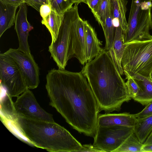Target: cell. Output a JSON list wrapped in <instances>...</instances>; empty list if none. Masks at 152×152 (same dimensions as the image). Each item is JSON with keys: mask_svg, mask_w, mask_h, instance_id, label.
<instances>
[{"mask_svg": "<svg viewBox=\"0 0 152 152\" xmlns=\"http://www.w3.org/2000/svg\"><path fill=\"white\" fill-rule=\"evenodd\" d=\"M151 2H152V0H151Z\"/></svg>", "mask_w": 152, "mask_h": 152, "instance_id": "36", "label": "cell"}, {"mask_svg": "<svg viewBox=\"0 0 152 152\" xmlns=\"http://www.w3.org/2000/svg\"><path fill=\"white\" fill-rule=\"evenodd\" d=\"M142 152H152V144L143 145L142 148Z\"/></svg>", "mask_w": 152, "mask_h": 152, "instance_id": "32", "label": "cell"}, {"mask_svg": "<svg viewBox=\"0 0 152 152\" xmlns=\"http://www.w3.org/2000/svg\"><path fill=\"white\" fill-rule=\"evenodd\" d=\"M78 4H75L63 14L56 40L49 47L51 56L60 69H65L68 60L75 57V33L80 18Z\"/></svg>", "mask_w": 152, "mask_h": 152, "instance_id": "4", "label": "cell"}, {"mask_svg": "<svg viewBox=\"0 0 152 152\" xmlns=\"http://www.w3.org/2000/svg\"><path fill=\"white\" fill-rule=\"evenodd\" d=\"M15 23L19 45L17 49L25 53L31 54L28 39L29 32L33 29V27L27 20V8L25 3L19 6Z\"/></svg>", "mask_w": 152, "mask_h": 152, "instance_id": "11", "label": "cell"}, {"mask_svg": "<svg viewBox=\"0 0 152 152\" xmlns=\"http://www.w3.org/2000/svg\"><path fill=\"white\" fill-rule=\"evenodd\" d=\"M86 77L100 111H119L132 99L127 87L108 51L87 62L81 71Z\"/></svg>", "mask_w": 152, "mask_h": 152, "instance_id": "2", "label": "cell"}, {"mask_svg": "<svg viewBox=\"0 0 152 152\" xmlns=\"http://www.w3.org/2000/svg\"><path fill=\"white\" fill-rule=\"evenodd\" d=\"M52 10L59 15H63L73 4L69 0H47Z\"/></svg>", "mask_w": 152, "mask_h": 152, "instance_id": "24", "label": "cell"}, {"mask_svg": "<svg viewBox=\"0 0 152 152\" xmlns=\"http://www.w3.org/2000/svg\"><path fill=\"white\" fill-rule=\"evenodd\" d=\"M152 144V131L150 133L143 144L144 145Z\"/></svg>", "mask_w": 152, "mask_h": 152, "instance_id": "33", "label": "cell"}, {"mask_svg": "<svg viewBox=\"0 0 152 152\" xmlns=\"http://www.w3.org/2000/svg\"><path fill=\"white\" fill-rule=\"evenodd\" d=\"M19 7L0 2V37L15 22L17 9Z\"/></svg>", "mask_w": 152, "mask_h": 152, "instance_id": "18", "label": "cell"}, {"mask_svg": "<svg viewBox=\"0 0 152 152\" xmlns=\"http://www.w3.org/2000/svg\"><path fill=\"white\" fill-rule=\"evenodd\" d=\"M17 97L13 105L18 116L32 119L55 122L52 115L40 106L29 89H27Z\"/></svg>", "mask_w": 152, "mask_h": 152, "instance_id": "9", "label": "cell"}, {"mask_svg": "<svg viewBox=\"0 0 152 152\" xmlns=\"http://www.w3.org/2000/svg\"><path fill=\"white\" fill-rule=\"evenodd\" d=\"M100 0H85V3L87 4L93 13L97 8Z\"/></svg>", "mask_w": 152, "mask_h": 152, "instance_id": "30", "label": "cell"}, {"mask_svg": "<svg viewBox=\"0 0 152 152\" xmlns=\"http://www.w3.org/2000/svg\"><path fill=\"white\" fill-rule=\"evenodd\" d=\"M4 53L11 57L20 67L28 88H37L39 83V69L32 55L11 48Z\"/></svg>", "mask_w": 152, "mask_h": 152, "instance_id": "10", "label": "cell"}, {"mask_svg": "<svg viewBox=\"0 0 152 152\" xmlns=\"http://www.w3.org/2000/svg\"><path fill=\"white\" fill-rule=\"evenodd\" d=\"M134 129L138 140L143 144L152 131V115L137 118Z\"/></svg>", "mask_w": 152, "mask_h": 152, "instance_id": "20", "label": "cell"}, {"mask_svg": "<svg viewBox=\"0 0 152 152\" xmlns=\"http://www.w3.org/2000/svg\"><path fill=\"white\" fill-rule=\"evenodd\" d=\"M137 120L134 114H131L129 113L99 114L97 119V126L118 125L134 128Z\"/></svg>", "mask_w": 152, "mask_h": 152, "instance_id": "12", "label": "cell"}, {"mask_svg": "<svg viewBox=\"0 0 152 152\" xmlns=\"http://www.w3.org/2000/svg\"><path fill=\"white\" fill-rule=\"evenodd\" d=\"M110 7V0H100L97 8L93 13L96 20L102 26L105 23Z\"/></svg>", "mask_w": 152, "mask_h": 152, "instance_id": "23", "label": "cell"}, {"mask_svg": "<svg viewBox=\"0 0 152 152\" xmlns=\"http://www.w3.org/2000/svg\"><path fill=\"white\" fill-rule=\"evenodd\" d=\"M123 31L121 28L116 29L112 47L108 51L121 76L124 74L121 65V61L125 47L123 40Z\"/></svg>", "mask_w": 152, "mask_h": 152, "instance_id": "15", "label": "cell"}, {"mask_svg": "<svg viewBox=\"0 0 152 152\" xmlns=\"http://www.w3.org/2000/svg\"><path fill=\"white\" fill-rule=\"evenodd\" d=\"M25 3L39 12L40 8L43 4H48L47 0H24Z\"/></svg>", "mask_w": 152, "mask_h": 152, "instance_id": "27", "label": "cell"}, {"mask_svg": "<svg viewBox=\"0 0 152 152\" xmlns=\"http://www.w3.org/2000/svg\"><path fill=\"white\" fill-rule=\"evenodd\" d=\"M0 2L7 4L19 6L22 4L25 3L24 0H0Z\"/></svg>", "mask_w": 152, "mask_h": 152, "instance_id": "31", "label": "cell"}, {"mask_svg": "<svg viewBox=\"0 0 152 152\" xmlns=\"http://www.w3.org/2000/svg\"><path fill=\"white\" fill-rule=\"evenodd\" d=\"M104 152V151L99 149L93 145L91 144H84L82 145V147L79 152Z\"/></svg>", "mask_w": 152, "mask_h": 152, "instance_id": "29", "label": "cell"}, {"mask_svg": "<svg viewBox=\"0 0 152 152\" xmlns=\"http://www.w3.org/2000/svg\"><path fill=\"white\" fill-rule=\"evenodd\" d=\"M52 9L50 6L48 4H44L40 7L39 12L42 18H44L51 12Z\"/></svg>", "mask_w": 152, "mask_h": 152, "instance_id": "28", "label": "cell"}, {"mask_svg": "<svg viewBox=\"0 0 152 152\" xmlns=\"http://www.w3.org/2000/svg\"><path fill=\"white\" fill-rule=\"evenodd\" d=\"M151 0H132L127 27L123 34L124 43L152 39Z\"/></svg>", "mask_w": 152, "mask_h": 152, "instance_id": "6", "label": "cell"}, {"mask_svg": "<svg viewBox=\"0 0 152 152\" xmlns=\"http://www.w3.org/2000/svg\"><path fill=\"white\" fill-rule=\"evenodd\" d=\"M63 17V15H59L52 10L51 13L46 17L42 18V24L45 25L50 32L52 39L51 43L56 40Z\"/></svg>", "mask_w": 152, "mask_h": 152, "instance_id": "19", "label": "cell"}, {"mask_svg": "<svg viewBox=\"0 0 152 152\" xmlns=\"http://www.w3.org/2000/svg\"><path fill=\"white\" fill-rule=\"evenodd\" d=\"M1 86L11 97H18L27 87L21 70L15 61L5 53L0 54Z\"/></svg>", "mask_w": 152, "mask_h": 152, "instance_id": "7", "label": "cell"}, {"mask_svg": "<svg viewBox=\"0 0 152 152\" xmlns=\"http://www.w3.org/2000/svg\"><path fill=\"white\" fill-rule=\"evenodd\" d=\"M143 145L134 132L114 152H142Z\"/></svg>", "mask_w": 152, "mask_h": 152, "instance_id": "22", "label": "cell"}, {"mask_svg": "<svg viewBox=\"0 0 152 152\" xmlns=\"http://www.w3.org/2000/svg\"><path fill=\"white\" fill-rule=\"evenodd\" d=\"M124 44L121 65L125 75H138L151 80L152 39Z\"/></svg>", "mask_w": 152, "mask_h": 152, "instance_id": "5", "label": "cell"}, {"mask_svg": "<svg viewBox=\"0 0 152 152\" xmlns=\"http://www.w3.org/2000/svg\"><path fill=\"white\" fill-rule=\"evenodd\" d=\"M15 127L26 142L53 152H79L82 145L66 129L54 122L18 115Z\"/></svg>", "mask_w": 152, "mask_h": 152, "instance_id": "3", "label": "cell"}, {"mask_svg": "<svg viewBox=\"0 0 152 152\" xmlns=\"http://www.w3.org/2000/svg\"><path fill=\"white\" fill-rule=\"evenodd\" d=\"M127 79L126 84L130 96L134 99L140 91L139 87L135 79L128 75H125Z\"/></svg>", "mask_w": 152, "mask_h": 152, "instance_id": "25", "label": "cell"}, {"mask_svg": "<svg viewBox=\"0 0 152 152\" xmlns=\"http://www.w3.org/2000/svg\"><path fill=\"white\" fill-rule=\"evenodd\" d=\"M132 77L140 89L137 96L133 99L142 105L146 106L152 102V80L138 75Z\"/></svg>", "mask_w": 152, "mask_h": 152, "instance_id": "17", "label": "cell"}, {"mask_svg": "<svg viewBox=\"0 0 152 152\" xmlns=\"http://www.w3.org/2000/svg\"><path fill=\"white\" fill-rule=\"evenodd\" d=\"M126 0H110L113 21L116 29L121 28L124 34L127 27V22L126 19Z\"/></svg>", "mask_w": 152, "mask_h": 152, "instance_id": "16", "label": "cell"}, {"mask_svg": "<svg viewBox=\"0 0 152 152\" xmlns=\"http://www.w3.org/2000/svg\"><path fill=\"white\" fill-rule=\"evenodd\" d=\"M75 57L80 63L87 62L86 54L85 20L80 18L75 31L74 38Z\"/></svg>", "mask_w": 152, "mask_h": 152, "instance_id": "14", "label": "cell"}, {"mask_svg": "<svg viewBox=\"0 0 152 152\" xmlns=\"http://www.w3.org/2000/svg\"><path fill=\"white\" fill-rule=\"evenodd\" d=\"M151 80H152V73H151Z\"/></svg>", "mask_w": 152, "mask_h": 152, "instance_id": "35", "label": "cell"}, {"mask_svg": "<svg viewBox=\"0 0 152 152\" xmlns=\"http://www.w3.org/2000/svg\"><path fill=\"white\" fill-rule=\"evenodd\" d=\"M105 39L104 49L109 50L112 48L114 39L116 29L114 26L112 13L110 7L104 25L102 26Z\"/></svg>", "mask_w": 152, "mask_h": 152, "instance_id": "21", "label": "cell"}, {"mask_svg": "<svg viewBox=\"0 0 152 152\" xmlns=\"http://www.w3.org/2000/svg\"><path fill=\"white\" fill-rule=\"evenodd\" d=\"M145 107L141 112L134 114L137 118H140L152 115V102L145 106Z\"/></svg>", "mask_w": 152, "mask_h": 152, "instance_id": "26", "label": "cell"}, {"mask_svg": "<svg viewBox=\"0 0 152 152\" xmlns=\"http://www.w3.org/2000/svg\"><path fill=\"white\" fill-rule=\"evenodd\" d=\"M134 132L133 127L118 125L97 126L93 145L104 152H114Z\"/></svg>", "mask_w": 152, "mask_h": 152, "instance_id": "8", "label": "cell"}, {"mask_svg": "<svg viewBox=\"0 0 152 152\" xmlns=\"http://www.w3.org/2000/svg\"><path fill=\"white\" fill-rule=\"evenodd\" d=\"M69 1L73 4H78L81 2L85 3V0H69Z\"/></svg>", "mask_w": 152, "mask_h": 152, "instance_id": "34", "label": "cell"}, {"mask_svg": "<svg viewBox=\"0 0 152 152\" xmlns=\"http://www.w3.org/2000/svg\"><path fill=\"white\" fill-rule=\"evenodd\" d=\"M86 54L87 62L99 55L103 49L102 44L98 39L94 29L85 20Z\"/></svg>", "mask_w": 152, "mask_h": 152, "instance_id": "13", "label": "cell"}, {"mask_svg": "<svg viewBox=\"0 0 152 152\" xmlns=\"http://www.w3.org/2000/svg\"><path fill=\"white\" fill-rule=\"evenodd\" d=\"M46 80L45 87L50 105L74 129L94 137L100 110L82 72L53 68L48 72Z\"/></svg>", "mask_w": 152, "mask_h": 152, "instance_id": "1", "label": "cell"}]
</instances>
